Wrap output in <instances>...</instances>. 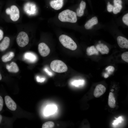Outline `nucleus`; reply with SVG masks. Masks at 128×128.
<instances>
[{
    "label": "nucleus",
    "mask_w": 128,
    "mask_h": 128,
    "mask_svg": "<svg viewBox=\"0 0 128 128\" xmlns=\"http://www.w3.org/2000/svg\"><path fill=\"white\" fill-rule=\"evenodd\" d=\"M25 12L29 15L33 14L36 10V6L33 3L28 2L26 3L24 6Z\"/></svg>",
    "instance_id": "nucleus-8"
},
{
    "label": "nucleus",
    "mask_w": 128,
    "mask_h": 128,
    "mask_svg": "<svg viewBox=\"0 0 128 128\" xmlns=\"http://www.w3.org/2000/svg\"><path fill=\"white\" fill-rule=\"evenodd\" d=\"M38 49L40 54L43 57L47 56L50 52V49L49 47L43 42L40 43L39 44Z\"/></svg>",
    "instance_id": "nucleus-6"
},
{
    "label": "nucleus",
    "mask_w": 128,
    "mask_h": 128,
    "mask_svg": "<svg viewBox=\"0 0 128 128\" xmlns=\"http://www.w3.org/2000/svg\"><path fill=\"white\" fill-rule=\"evenodd\" d=\"M54 123L53 122L51 121H48L43 124L42 128H52L54 126Z\"/></svg>",
    "instance_id": "nucleus-24"
},
{
    "label": "nucleus",
    "mask_w": 128,
    "mask_h": 128,
    "mask_svg": "<svg viewBox=\"0 0 128 128\" xmlns=\"http://www.w3.org/2000/svg\"><path fill=\"white\" fill-rule=\"evenodd\" d=\"M114 6L110 3L108 4L107 6V10L109 12H111L113 10Z\"/></svg>",
    "instance_id": "nucleus-28"
},
{
    "label": "nucleus",
    "mask_w": 128,
    "mask_h": 128,
    "mask_svg": "<svg viewBox=\"0 0 128 128\" xmlns=\"http://www.w3.org/2000/svg\"><path fill=\"white\" fill-rule=\"evenodd\" d=\"M6 13L10 16V18L13 21H17L19 17V12L18 9L15 5L12 6L10 8L7 9Z\"/></svg>",
    "instance_id": "nucleus-4"
},
{
    "label": "nucleus",
    "mask_w": 128,
    "mask_h": 128,
    "mask_svg": "<svg viewBox=\"0 0 128 128\" xmlns=\"http://www.w3.org/2000/svg\"><path fill=\"white\" fill-rule=\"evenodd\" d=\"M56 107L54 105L48 106L46 109L45 112L46 115H49L54 113L56 110Z\"/></svg>",
    "instance_id": "nucleus-21"
},
{
    "label": "nucleus",
    "mask_w": 128,
    "mask_h": 128,
    "mask_svg": "<svg viewBox=\"0 0 128 128\" xmlns=\"http://www.w3.org/2000/svg\"><path fill=\"white\" fill-rule=\"evenodd\" d=\"M10 42V38L8 37H5L0 43V50L3 51L7 49L9 46Z\"/></svg>",
    "instance_id": "nucleus-16"
},
{
    "label": "nucleus",
    "mask_w": 128,
    "mask_h": 128,
    "mask_svg": "<svg viewBox=\"0 0 128 128\" xmlns=\"http://www.w3.org/2000/svg\"><path fill=\"white\" fill-rule=\"evenodd\" d=\"M84 81L83 80H75L73 81L72 84L73 85L77 86L79 85H81L83 84Z\"/></svg>",
    "instance_id": "nucleus-26"
},
{
    "label": "nucleus",
    "mask_w": 128,
    "mask_h": 128,
    "mask_svg": "<svg viewBox=\"0 0 128 128\" xmlns=\"http://www.w3.org/2000/svg\"><path fill=\"white\" fill-rule=\"evenodd\" d=\"M5 100L6 105L9 109L12 111L16 110L17 108L16 104L10 97L6 96L5 97Z\"/></svg>",
    "instance_id": "nucleus-7"
},
{
    "label": "nucleus",
    "mask_w": 128,
    "mask_h": 128,
    "mask_svg": "<svg viewBox=\"0 0 128 128\" xmlns=\"http://www.w3.org/2000/svg\"><path fill=\"white\" fill-rule=\"evenodd\" d=\"M86 52L87 55L88 56L98 55L99 54L98 51L93 46L88 47L87 49Z\"/></svg>",
    "instance_id": "nucleus-20"
},
{
    "label": "nucleus",
    "mask_w": 128,
    "mask_h": 128,
    "mask_svg": "<svg viewBox=\"0 0 128 128\" xmlns=\"http://www.w3.org/2000/svg\"><path fill=\"white\" fill-rule=\"evenodd\" d=\"M106 88L101 84L98 85L96 87L94 92V95L96 98H98L103 94L105 92Z\"/></svg>",
    "instance_id": "nucleus-9"
},
{
    "label": "nucleus",
    "mask_w": 128,
    "mask_h": 128,
    "mask_svg": "<svg viewBox=\"0 0 128 128\" xmlns=\"http://www.w3.org/2000/svg\"><path fill=\"white\" fill-rule=\"evenodd\" d=\"M86 6V3L82 0L80 3L79 8L77 9L76 10V14L78 16L81 17L83 15Z\"/></svg>",
    "instance_id": "nucleus-17"
},
{
    "label": "nucleus",
    "mask_w": 128,
    "mask_h": 128,
    "mask_svg": "<svg viewBox=\"0 0 128 128\" xmlns=\"http://www.w3.org/2000/svg\"><path fill=\"white\" fill-rule=\"evenodd\" d=\"M44 70H45V71L50 76H51L52 75V74L50 73V71H49L47 70V69L45 68Z\"/></svg>",
    "instance_id": "nucleus-32"
},
{
    "label": "nucleus",
    "mask_w": 128,
    "mask_h": 128,
    "mask_svg": "<svg viewBox=\"0 0 128 128\" xmlns=\"http://www.w3.org/2000/svg\"><path fill=\"white\" fill-rule=\"evenodd\" d=\"M3 105V100L2 97L0 96V111L2 110Z\"/></svg>",
    "instance_id": "nucleus-29"
},
{
    "label": "nucleus",
    "mask_w": 128,
    "mask_h": 128,
    "mask_svg": "<svg viewBox=\"0 0 128 128\" xmlns=\"http://www.w3.org/2000/svg\"><path fill=\"white\" fill-rule=\"evenodd\" d=\"M3 31L0 29V41L3 38Z\"/></svg>",
    "instance_id": "nucleus-31"
},
{
    "label": "nucleus",
    "mask_w": 128,
    "mask_h": 128,
    "mask_svg": "<svg viewBox=\"0 0 128 128\" xmlns=\"http://www.w3.org/2000/svg\"><path fill=\"white\" fill-rule=\"evenodd\" d=\"M23 56L25 60L32 63L35 62L37 60V55L32 52H26L24 54Z\"/></svg>",
    "instance_id": "nucleus-11"
},
{
    "label": "nucleus",
    "mask_w": 128,
    "mask_h": 128,
    "mask_svg": "<svg viewBox=\"0 0 128 128\" xmlns=\"http://www.w3.org/2000/svg\"><path fill=\"white\" fill-rule=\"evenodd\" d=\"M107 72L104 75V77L106 78L108 77L110 74L114 72L115 70L114 67L112 66L107 67L105 69Z\"/></svg>",
    "instance_id": "nucleus-23"
},
{
    "label": "nucleus",
    "mask_w": 128,
    "mask_h": 128,
    "mask_svg": "<svg viewBox=\"0 0 128 128\" xmlns=\"http://www.w3.org/2000/svg\"><path fill=\"white\" fill-rule=\"evenodd\" d=\"M58 18L60 21L63 22L74 23L77 21L76 13L68 9L64 10L60 13Z\"/></svg>",
    "instance_id": "nucleus-1"
},
{
    "label": "nucleus",
    "mask_w": 128,
    "mask_h": 128,
    "mask_svg": "<svg viewBox=\"0 0 128 128\" xmlns=\"http://www.w3.org/2000/svg\"><path fill=\"white\" fill-rule=\"evenodd\" d=\"M113 11L114 14H116L119 12L122 8V3L114 2Z\"/></svg>",
    "instance_id": "nucleus-22"
},
{
    "label": "nucleus",
    "mask_w": 128,
    "mask_h": 128,
    "mask_svg": "<svg viewBox=\"0 0 128 128\" xmlns=\"http://www.w3.org/2000/svg\"><path fill=\"white\" fill-rule=\"evenodd\" d=\"M108 104L111 108H114L116 106L115 101L113 94L110 92L109 94L108 100Z\"/></svg>",
    "instance_id": "nucleus-19"
},
{
    "label": "nucleus",
    "mask_w": 128,
    "mask_h": 128,
    "mask_svg": "<svg viewBox=\"0 0 128 128\" xmlns=\"http://www.w3.org/2000/svg\"><path fill=\"white\" fill-rule=\"evenodd\" d=\"M121 57L122 59L128 63V52L127 51L123 53L121 55Z\"/></svg>",
    "instance_id": "nucleus-25"
},
{
    "label": "nucleus",
    "mask_w": 128,
    "mask_h": 128,
    "mask_svg": "<svg viewBox=\"0 0 128 128\" xmlns=\"http://www.w3.org/2000/svg\"><path fill=\"white\" fill-rule=\"evenodd\" d=\"M37 81L39 82H41V81L43 82L44 81V79L43 78H42L41 79H39L38 77L37 78Z\"/></svg>",
    "instance_id": "nucleus-33"
},
{
    "label": "nucleus",
    "mask_w": 128,
    "mask_h": 128,
    "mask_svg": "<svg viewBox=\"0 0 128 128\" xmlns=\"http://www.w3.org/2000/svg\"><path fill=\"white\" fill-rule=\"evenodd\" d=\"M122 20L123 23L126 25H128V14L124 15L123 17Z\"/></svg>",
    "instance_id": "nucleus-27"
},
{
    "label": "nucleus",
    "mask_w": 128,
    "mask_h": 128,
    "mask_svg": "<svg viewBox=\"0 0 128 128\" xmlns=\"http://www.w3.org/2000/svg\"><path fill=\"white\" fill-rule=\"evenodd\" d=\"M6 68L9 72L16 73L18 72L19 69L17 64L14 62H11L9 65L7 64Z\"/></svg>",
    "instance_id": "nucleus-13"
},
{
    "label": "nucleus",
    "mask_w": 128,
    "mask_h": 128,
    "mask_svg": "<svg viewBox=\"0 0 128 128\" xmlns=\"http://www.w3.org/2000/svg\"><path fill=\"white\" fill-rule=\"evenodd\" d=\"M2 115L0 114V124L1 123V121L2 119Z\"/></svg>",
    "instance_id": "nucleus-34"
},
{
    "label": "nucleus",
    "mask_w": 128,
    "mask_h": 128,
    "mask_svg": "<svg viewBox=\"0 0 128 128\" xmlns=\"http://www.w3.org/2000/svg\"><path fill=\"white\" fill-rule=\"evenodd\" d=\"M96 48L102 54H107L109 52V49L105 45L100 43L97 45Z\"/></svg>",
    "instance_id": "nucleus-14"
},
{
    "label": "nucleus",
    "mask_w": 128,
    "mask_h": 128,
    "mask_svg": "<svg viewBox=\"0 0 128 128\" xmlns=\"http://www.w3.org/2000/svg\"><path fill=\"white\" fill-rule=\"evenodd\" d=\"M111 91H114V90L113 89L111 90Z\"/></svg>",
    "instance_id": "nucleus-36"
},
{
    "label": "nucleus",
    "mask_w": 128,
    "mask_h": 128,
    "mask_svg": "<svg viewBox=\"0 0 128 128\" xmlns=\"http://www.w3.org/2000/svg\"><path fill=\"white\" fill-rule=\"evenodd\" d=\"M98 23L97 18L96 17H94L89 20L85 23L84 27L87 29H88L91 28L94 25L97 24Z\"/></svg>",
    "instance_id": "nucleus-15"
},
{
    "label": "nucleus",
    "mask_w": 128,
    "mask_h": 128,
    "mask_svg": "<svg viewBox=\"0 0 128 128\" xmlns=\"http://www.w3.org/2000/svg\"><path fill=\"white\" fill-rule=\"evenodd\" d=\"M118 44L122 48H128V40L126 38L121 36H119L117 38Z\"/></svg>",
    "instance_id": "nucleus-10"
},
{
    "label": "nucleus",
    "mask_w": 128,
    "mask_h": 128,
    "mask_svg": "<svg viewBox=\"0 0 128 128\" xmlns=\"http://www.w3.org/2000/svg\"><path fill=\"white\" fill-rule=\"evenodd\" d=\"M50 67L52 70L58 73L64 72L68 70L67 67L65 64L59 60L53 61L50 63Z\"/></svg>",
    "instance_id": "nucleus-3"
},
{
    "label": "nucleus",
    "mask_w": 128,
    "mask_h": 128,
    "mask_svg": "<svg viewBox=\"0 0 128 128\" xmlns=\"http://www.w3.org/2000/svg\"><path fill=\"white\" fill-rule=\"evenodd\" d=\"M29 38L27 34L24 32H20L18 35L16 41L20 47H23L27 45L29 42Z\"/></svg>",
    "instance_id": "nucleus-5"
},
{
    "label": "nucleus",
    "mask_w": 128,
    "mask_h": 128,
    "mask_svg": "<svg viewBox=\"0 0 128 128\" xmlns=\"http://www.w3.org/2000/svg\"><path fill=\"white\" fill-rule=\"evenodd\" d=\"M14 56V53L10 51L3 56L1 57V59L3 62H7L11 60Z\"/></svg>",
    "instance_id": "nucleus-18"
},
{
    "label": "nucleus",
    "mask_w": 128,
    "mask_h": 128,
    "mask_svg": "<svg viewBox=\"0 0 128 128\" xmlns=\"http://www.w3.org/2000/svg\"><path fill=\"white\" fill-rule=\"evenodd\" d=\"M101 41H99V43H101Z\"/></svg>",
    "instance_id": "nucleus-37"
},
{
    "label": "nucleus",
    "mask_w": 128,
    "mask_h": 128,
    "mask_svg": "<svg viewBox=\"0 0 128 128\" xmlns=\"http://www.w3.org/2000/svg\"><path fill=\"white\" fill-rule=\"evenodd\" d=\"M119 118H118V120H115L114 122V123L113 124H117V123L119 122H121V117H119Z\"/></svg>",
    "instance_id": "nucleus-30"
},
{
    "label": "nucleus",
    "mask_w": 128,
    "mask_h": 128,
    "mask_svg": "<svg viewBox=\"0 0 128 128\" xmlns=\"http://www.w3.org/2000/svg\"><path fill=\"white\" fill-rule=\"evenodd\" d=\"M59 39L62 44L65 48L72 50L77 48L76 43L69 36L64 34L61 35L59 37Z\"/></svg>",
    "instance_id": "nucleus-2"
},
{
    "label": "nucleus",
    "mask_w": 128,
    "mask_h": 128,
    "mask_svg": "<svg viewBox=\"0 0 128 128\" xmlns=\"http://www.w3.org/2000/svg\"><path fill=\"white\" fill-rule=\"evenodd\" d=\"M2 78V77L0 73V80H1Z\"/></svg>",
    "instance_id": "nucleus-35"
},
{
    "label": "nucleus",
    "mask_w": 128,
    "mask_h": 128,
    "mask_svg": "<svg viewBox=\"0 0 128 128\" xmlns=\"http://www.w3.org/2000/svg\"><path fill=\"white\" fill-rule=\"evenodd\" d=\"M63 4L64 0H52L50 2L51 6L56 10L61 9L62 7Z\"/></svg>",
    "instance_id": "nucleus-12"
}]
</instances>
